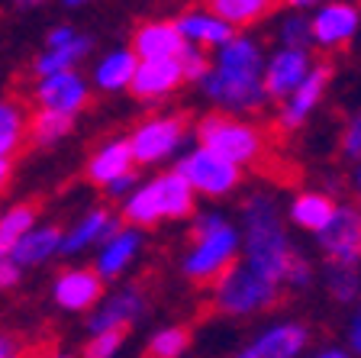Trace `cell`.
Returning <instances> with one entry per match:
<instances>
[{
    "label": "cell",
    "instance_id": "6da1fadb",
    "mask_svg": "<svg viewBox=\"0 0 361 358\" xmlns=\"http://www.w3.org/2000/svg\"><path fill=\"white\" fill-rule=\"evenodd\" d=\"M242 255L245 265L271 281H284L293 261V246L281 223L278 201L271 194H252L242 203Z\"/></svg>",
    "mask_w": 361,
    "mask_h": 358
},
{
    "label": "cell",
    "instance_id": "7a4b0ae2",
    "mask_svg": "<svg viewBox=\"0 0 361 358\" xmlns=\"http://www.w3.org/2000/svg\"><path fill=\"white\" fill-rule=\"evenodd\" d=\"M194 187L174 168L155 181L135 184V191L123 201V220L135 229H149V226H158L165 220H188L194 213Z\"/></svg>",
    "mask_w": 361,
    "mask_h": 358
},
{
    "label": "cell",
    "instance_id": "3957f363",
    "mask_svg": "<svg viewBox=\"0 0 361 358\" xmlns=\"http://www.w3.org/2000/svg\"><path fill=\"white\" fill-rule=\"evenodd\" d=\"M281 284L264 278L245 261H235L223 278L213 281V306L226 316H252L278 304Z\"/></svg>",
    "mask_w": 361,
    "mask_h": 358
},
{
    "label": "cell",
    "instance_id": "277c9868",
    "mask_svg": "<svg viewBox=\"0 0 361 358\" xmlns=\"http://www.w3.org/2000/svg\"><path fill=\"white\" fill-rule=\"evenodd\" d=\"M197 145L216 152L219 158L233 162L235 168L255 165L264 152V136L255 123L233 113H210L197 123Z\"/></svg>",
    "mask_w": 361,
    "mask_h": 358
},
{
    "label": "cell",
    "instance_id": "5b68a950",
    "mask_svg": "<svg viewBox=\"0 0 361 358\" xmlns=\"http://www.w3.org/2000/svg\"><path fill=\"white\" fill-rule=\"evenodd\" d=\"M242 252V232L233 223H223L207 236L190 239V249L180 261V271L197 284H213L235 265Z\"/></svg>",
    "mask_w": 361,
    "mask_h": 358
},
{
    "label": "cell",
    "instance_id": "8992f818",
    "mask_svg": "<svg viewBox=\"0 0 361 358\" xmlns=\"http://www.w3.org/2000/svg\"><path fill=\"white\" fill-rule=\"evenodd\" d=\"M203 94L213 100L223 113H255L268 104L262 75H235V71H223V68H210V75L200 81Z\"/></svg>",
    "mask_w": 361,
    "mask_h": 358
},
{
    "label": "cell",
    "instance_id": "52a82bcc",
    "mask_svg": "<svg viewBox=\"0 0 361 358\" xmlns=\"http://www.w3.org/2000/svg\"><path fill=\"white\" fill-rule=\"evenodd\" d=\"M178 172L188 178V184L194 187V194L226 197V194H233L235 187H239V172L242 168H235L233 162L219 158L216 152L197 145L194 152H188V155L180 158Z\"/></svg>",
    "mask_w": 361,
    "mask_h": 358
},
{
    "label": "cell",
    "instance_id": "ba28073f",
    "mask_svg": "<svg viewBox=\"0 0 361 358\" xmlns=\"http://www.w3.org/2000/svg\"><path fill=\"white\" fill-rule=\"evenodd\" d=\"M184 126L188 123L180 117H171V113L142 119L129 136V149H133L135 165H158L171 152H178V145L184 142V133H188Z\"/></svg>",
    "mask_w": 361,
    "mask_h": 358
},
{
    "label": "cell",
    "instance_id": "9c48e42d",
    "mask_svg": "<svg viewBox=\"0 0 361 358\" xmlns=\"http://www.w3.org/2000/svg\"><path fill=\"white\" fill-rule=\"evenodd\" d=\"M316 242H319V249H323V255L329 261L361 265V210L348 207V203H338L336 217L316 236Z\"/></svg>",
    "mask_w": 361,
    "mask_h": 358
},
{
    "label": "cell",
    "instance_id": "30bf717a",
    "mask_svg": "<svg viewBox=\"0 0 361 358\" xmlns=\"http://www.w3.org/2000/svg\"><path fill=\"white\" fill-rule=\"evenodd\" d=\"M307 342H310V329L303 323L281 320L264 326L255 339H248L233 358H300Z\"/></svg>",
    "mask_w": 361,
    "mask_h": 358
},
{
    "label": "cell",
    "instance_id": "8fae6325",
    "mask_svg": "<svg viewBox=\"0 0 361 358\" xmlns=\"http://www.w3.org/2000/svg\"><path fill=\"white\" fill-rule=\"evenodd\" d=\"M310 26H313V42H319L323 49H342L358 36L361 10L352 0H326L310 16Z\"/></svg>",
    "mask_w": 361,
    "mask_h": 358
},
{
    "label": "cell",
    "instance_id": "7c38bea8",
    "mask_svg": "<svg viewBox=\"0 0 361 358\" xmlns=\"http://www.w3.org/2000/svg\"><path fill=\"white\" fill-rule=\"evenodd\" d=\"M329 81H332V65L316 61V65L310 68V75L303 78L300 88L293 90L290 97H284V104H281V110H278V126L287 129V133L300 129L310 119V113L319 107V100H323Z\"/></svg>",
    "mask_w": 361,
    "mask_h": 358
},
{
    "label": "cell",
    "instance_id": "4fadbf2b",
    "mask_svg": "<svg viewBox=\"0 0 361 358\" xmlns=\"http://www.w3.org/2000/svg\"><path fill=\"white\" fill-rule=\"evenodd\" d=\"M313 65L316 61L310 59L307 49H278V52L264 61V75H262L268 100L290 97L293 90L303 84V78L310 75Z\"/></svg>",
    "mask_w": 361,
    "mask_h": 358
},
{
    "label": "cell",
    "instance_id": "5bb4252c",
    "mask_svg": "<svg viewBox=\"0 0 361 358\" xmlns=\"http://www.w3.org/2000/svg\"><path fill=\"white\" fill-rule=\"evenodd\" d=\"M36 100L42 110H55L65 117H78L90 100V88L78 71H61V75L39 78Z\"/></svg>",
    "mask_w": 361,
    "mask_h": 358
},
{
    "label": "cell",
    "instance_id": "9a60e30c",
    "mask_svg": "<svg viewBox=\"0 0 361 358\" xmlns=\"http://www.w3.org/2000/svg\"><path fill=\"white\" fill-rule=\"evenodd\" d=\"M52 297L68 314H84L90 306H97L104 297V278L94 268H68L55 278Z\"/></svg>",
    "mask_w": 361,
    "mask_h": 358
},
{
    "label": "cell",
    "instance_id": "2e32d148",
    "mask_svg": "<svg viewBox=\"0 0 361 358\" xmlns=\"http://www.w3.org/2000/svg\"><path fill=\"white\" fill-rule=\"evenodd\" d=\"M188 42L180 39L174 20H145L133 32V52L139 61H171L180 59Z\"/></svg>",
    "mask_w": 361,
    "mask_h": 358
},
{
    "label": "cell",
    "instance_id": "e0dca14e",
    "mask_svg": "<svg viewBox=\"0 0 361 358\" xmlns=\"http://www.w3.org/2000/svg\"><path fill=\"white\" fill-rule=\"evenodd\" d=\"M142 314H145V294L139 287H123V291H116L97 306V314L87 320V329L90 336L110 333V329H129Z\"/></svg>",
    "mask_w": 361,
    "mask_h": 358
},
{
    "label": "cell",
    "instance_id": "ac0fdd59",
    "mask_svg": "<svg viewBox=\"0 0 361 358\" xmlns=\"http://www.w3.org/2000/svg\"><path fill=\"white\" fill-rule=\"evenodd\" d=\"M174 26H178L180 39L188 45H194V49H223L226 42H233L235 39V30L229 26V23H223L216 13H210V10H188V13H180L178 20H174Z\"/></svg>",
    "mask_w": 361,
    "mask_h": 358
},
{
    "label": "cell",
    "instance_id": "d6986e66",
    "mask_svg": "<svg viewBox=\"0 0 361 358\" xmlns=\"http://www.w3.org/2000/svg\"><path fill=\"white\" fill-rule=\"evenodd\" d=\"M123 223L113 217L106 207H94L78 220L71 229H65L61 236V255H78L90 246H104L113 232H120Z\"/></svg>",
    "mask_w": 361,
    "mask_h": 358
},
{
    "label": "cell",
    "instance_id": "ffe728a7",
    "mask_svg": "<svg viewBox=\"0 0 361 358\" xmlns=\"http://www.w3.org/2000/svg\"><path fill=\"white\" fill-rule=\"evenodd\" d=\"M142 252V229L135 226H123L120 232H113L104 246H97V261H94V271H97L104 281L120 278L123 271L135 261V255Z\"/></svg>",
    "mask_w": 361,
    "mask_h": 358
},
{
    "label": "cell",
    "instance_id": "44dd1931",
    "mask_svg": "<svg viewBox=\"0 0 361 358\" xmlns=\"http://www.w3.org/2000/svg\"><path fill=\"white\" fill-rule=\"evenodd\" d=\"M180 81H184V75H180L178 59H171V61H139L129 90H133L142 104H155V100L168 97L171 90H178Z\"/></svg>",
    "mask_w": 361,
    "mask_h": 358
},
{
    "label": "cell",
    "instance_id": "7402d4cb",
    "mask_svg": "<svg viewBox=\"0 0 361 358\" xmlns=\"http://www.w3.org/2000/svg\"><path fill=\"white\" fill-rule=\"evenodd\" d=\"M133 165H135V158H133V149H129V139H110L87 158L84 174H87L90 184L110 187L116 178L133 174Z\"/></svg>",
    "mask_w": 361,
    "mask_h": 358
},
{
    "label": "cell",
    "instance_id": "603a6c76",
    "mask_svg": "<svg viewBox=\"0 0 361 358\" xmlns=\"http://www.w3.org/2000/svg\"><path fill=\"white\" fill-rule=\"evenodd\" d=\"M336 207L338 203L326 191H303V194H297L290 201V220H293V226L319 236L329 226V220L336 217Z\"/></svg>",
    "mask_w": 361,
    "mask_h": 358
},
{
    "label": "cell",
    "instance_id": "cb8c5ba5",
    "mask_svg": "<svg viewBox=\"0 0 361 358\" xmlns=\"http://www.w3.org/2000/svg\"><path fill=\"white\" fill-rule=\"evenodd\" d=\"M61 236H65V229H59V226H36V229H30L20 239V246L13 249L10 258H13L20 268L42 265V261H49L52 255H61Z\"/></svg>",
    "mask_w": 361,
    "mask_h": 358
},
{
    "label": "cell",
    "instance_id": "d4e9b609",
    "mask_svg": "<svg viewBox=\"0 0 361 358\" xmlns=\"http://www.w3.org/2000/svg\"><path fill=\"white\" fill-rule=\"evenodd\" d=\"M278 7L281 0H207V10L216 13L223 23H229L233 30L255 26V23L268 20Z\"/></svg>",
    "mask_w": 361,
    "mask_h": 358
},
{
    "label": "cell",
    "instance_id": "484cf974",
    "mask_svg": "<svg viewBox=\"0 0 361 358\" xmlns=\"http://www.w3.org/2000/svg\"><path fill=\"white\" fill-rule=\"evenodd\" d=\"M90 49H94V39L90 36H81L78 32L75 39L68 45H59V49H45L36 61H32V71L39 78H49V75H61V71H75L78 61L87 59Z\"/></svg>",
    "mask_w": 361,
    "mask_h": 358
},
{
    "label": "cell",
    "instance_id": "4316f807",
    "mask_svg": "<svg viewBox=\"0 0 361 358\" xmlns=\"http://www.w3.org/2000/svg\"><path fill=\"white\" fill-rule=\"evenodd\" d=\"M135 68H139V59L133 49H113L94 68V84L100 90H126L133 84Z\"/></svg>",
    "mask_w": 361,
    "mask_h": 358
},
{
    "label": "cell",
    "instance_id": "83f0119b",
    "mask_svg": "<svg viewBox=\"0 0 361 358\" xmlns=\"http://www.w3.org/2000/svg\"><path fill=\"white\" fill-rule=\"evenodd\" d=\"M39 207L36 203H16V207L0 213V258H10L13 249L20 246V239L30 229H36Z\"/></svg>",
    "mask_w": 361,
    "mask_h": 358
},
{
    "label": "cell",
    "instance_id": "f1b7e54d",
    "mask_svg": "<svg viewBox=\"0 0 361 358\" xmlns=\"http://www.w3.org/2000/svg\"><path fill=\"white\" fill-rule=\"evenodd\" d=\"M71 126H75V117H65V113L42 110L39 107V113L30 119V139L36 145H42V149H49V145H59L71 133Z\"/></svg>",
    "mask_w": 361,
    "mask_h": 358
},
{
    "label": "cell",
    "instance_id": "f546056e",
    "mask_svg": "<svg viewBox=\"0 0 361 358\" xmlns=\"http://www.w3.org/2000/svg\"><path fill=\"white\" fill-rule=\"evenodd\" d=\"M326 291L338 304H355L361 294V271L358 265H338L326 261Z\"/></svg>",
    "mask_w": 361,
    "mask_h": 358
},
{
    "label": "cell",
    "instance_id": "4dcf8cb0",
    "mask_svg": "<svg viewBox=\"0 0 361 358\" xmlns=\"http://www.w3.org/2000/svg\"><path fill=\"white\" fill-rule=\"evenodd\" d=\"M190 349L188 326H161L155 336L145 342V358H180Z\"/></svg>",
    "mask_w": 361,
    "mask_h": 358
},
{
    "label": "cell",
    "instance_id": "1f68e13d",
    "mask_svg": "<svg viewBox=\"0 0 361 358\" xmlns=\"http://www.w3.org/2000/svg\"><path fill=\"white\" fill-rule=\"evenodd\" d=\"M23 133H26V119H23V110L10 100H0V158H10L23 142Z\"/></svg>",
    "mask_w": 361,
    "mask_h": 358
},
{
    "label": "cell",
    "instance_id": "d6a6232c",
    "mask_svg": "<svg viewBox=\"0 0 361 358\" xmlns=\"http://www.w3.org/2000/svg\"><path fill=\"white\" fill-rule=\"evenodd\" d=\"M278 39H281V49H307L313 42V26H310V16L303 13H290L281 20V30H278Z\"/></svg>",
    "mask_w": 361,
    "mask_h": 358
},
{
    "label": "cell",
    "instance_id": "836d02e7",
    "mask_svg": "<svg viewBox=\"0 0 361 358\" xmlns=\"http://www.w3.org/2000/svg\"><path fill=\"white\" fill-rule=\"evenodd\" d=\"M126 342V329H110V333H97L90 336V342L84 345V358H116V352Z\"/></svg>",
    "mask_w": 361,
    "mask_h": 358
},
{
    "label": "cell",
    "instance_id": "e575fe53",
    "mask_svg": "<svg viewBox=\"0 0 361 358\" xmlns=\"http://www.w3.org/2000/svg\"><path fill=\"white\" fill-rule=\"evenodd\" d=\"M178 65H180V75H184V81H197V84H200L203 78L210 75L213 61L207 59V52H203V49H194V45H188V49L180 52Z\"/></svg>",
    "mask_w": 361,
    "mask_h": 358
},
{
    "label": "cell",
    "instance_id": "d590c367",
    "mask_svg": "<svg viewBox=\"0 0 361 358\" xmlns=\"http://www.w3.org/2000/svg\"><path fill=\"white\" fill-rule=\"evenodd\" d=\"M342 152L348 158H361V110L348 119L345 133H342Z\"/></svg>",
    "mask_w": 361,
    "mask_h": 358
},
{
    "label": "cell",
    "instance_id": "8d00e7d4",
    "mask_svg": "<svg viewBox=\"0 0 361 358\" xmlns=\"http://www.w3.org/2000/svg\"><path fill=\"white\" fill-rule=\"evenodd\" d=\"M310 281H313V265H310L303 255H293L290 268H287L284 284H290V287H307Z\"/></svg>",
    "mask_w": 361,
    "mask_h": 358
},
{
    "label": "cell",
    "instance_id": "74e56055",
    "mask_svg": "<svg viewBox=\"0 0 361 358\" xmlns=\"http://www.w3.org/2000/svg\"><path fill=\"white\" fill-rule=\"evenodd\" d=\"M20 265H16L13 258H0V291H7V287H13L16 281H20Z\"/></svg>",
    "mask_w": 361,
    "mask_h": 358
},
{
    "label": "cell",
    "instance_id": "f35d334b",
    "mask_svg": "<svg viewBox=\"0 0 361 358\" xmlns=\"http://www.w3.org/2000/svg\"><path fill=\"white\" fill-rule=\"evenodd\" d=\"M75 36H78L75 26H55V30L45 36V45H49V49H59V45H68Z\"/></svg>",
    "mask_w": 361,
    "mask_h": 358
},
{
    "label": "cell",
    "instance_id": "ab89813d",
    "mask_svg": "<svg viewBox=\"0 0 361 358\" xmlns=\"http://www.w3.org/2000/svg\"><path fill=\"white\" fill-rule=\"evenodd\" d=\"M133 191H135V174H123V178H116L110 187H106V194H110V197H123V201H126Z\"/></svg>",
    "mask_w": 361,
    "mask_h": 358
},
{
    "label": "cell",
    "instance_id": "60d3db41",
    "mask_svg": "<svg viewBox=\"0 0 361 358\" xmlns=\"http://www.w3.org/2000/svg\"><path fill=\"white\" fill-rule=\"evenodd\" d=\"M348 349H352V355L361 358V306L355 310L352 323H348Z\"/></svg>",
    "mask_w": 361,
    "mask_h": 358
},
{
    "label": "cell",
    "instance_id": "b9f144b4",
    "mask_svg": "<svg viewBox=\"0 0 361 358\" xmlns=\"http://www.w3.org/2000/svg\"><path fill=\"white\" fill-rule=\"evenodd\" d=\"M0 358H20V339L0 333Z\"/></svg>",
    "mask_w": 361,
    "mask_h": 358
},
{
    "label": "cell",
    "instance_id": "7bdbcfd3",
    "mask_svg": "<svg viewBox=\"0 0 361 358\" xmlns=\"http://www.w3.org/2000/svg\"><path fill=\"white\" fill-rule=\"evenodd\" d=\"M284 4L293 10V13H303V10H316V7H323L326 0H284Z\"/></svg>",
    "mask_w": 361,
    "mask_h": 358
},
{
    "label": "cell",
    "instance_id": "ee69618b",
    "mask_svg": "<svg viewBox=\"0 0 361 358\" xmlns=\"http://www.w3.org/2000/svg\"><path fill=\"white\" fill-rule=\"evenodd\" d=\"M10 174H13V165H10V158H0V191L7 187Z\"/></svg>",
    "mask_w": 361,
    "mask_h": 358
},
{
    "label": "cell",
    "instance_id": "f6af8a7d",
    "mask_svg": "<svg viewBox=\"0 0 361 358\" xmlns=\"http://www.w3.org/2000/svg\"><path fill=\"white\" fill-rule=\"evenodd\" d=\"M316 358H352L345 349H336V345H329V349H319L316 352Z\"/></svg>",
    "mask_w": 361,
    "mask_h": 358
},
{
    "label": "cell",
    "instance_id": "bcb514c9",
    "mask_svg": "<svg viewBox=\"0 0 361 358\" xmlns=\"http://www.w3.org/2000/svg\"><path fill=\"white\" fill-rule=\"evenodd\" d=\"M90 0H61V7H68V10H75V7H87Z\"/></svg>",
    "mask_w": 361,
    "mask_h": 358
},
{
    "label": "cell",
    "instance_id": "7dc6e473",
    "mask_svg": "<svg viewBox=\"0 0 361 358\" xmlns=\"http://www.w3.org/2000/svg\"><path fill=\"white\" fill-rule=\"evenodd\" d=\"M355 191L361 194V162H358V168H355Z\"/></svg>",
    "mask_w": 361,
    "mask_h": 358
},
{
    "label": "cell",
    "instance_id": "c3c4849f",
    "mask_svg": "<svg viewBox=\"0 0 361 358\" xmlns=\"http://www.w3.org/2000/svg\"><path fill=\"white\" fill-rule=\"evenodd\" d=\"M13 4H20V7H32V4H42V0H13Z\"/></svg>",
    "mask_w": 361,
    "mask_h": 358
},
{
    "label": "cell",
    "instance_id": "681fc988",
    "mask_svg": "<svg viewBox=\"0 0 361 358\" xmlns=\"http://www.w3.org/2000/svg\"><path fill=\"white\" fill-rule=\"evenodd\" d=\"M55 358H71V355H55Z\"/></svg>",
    "mask_w": 361,
    "mask_h": 358
}]
</instances>
